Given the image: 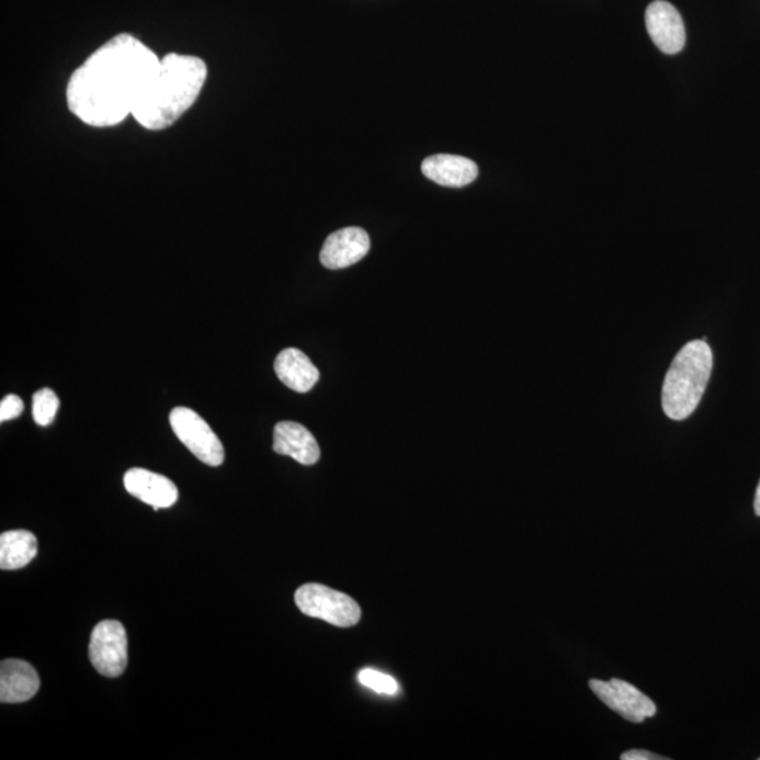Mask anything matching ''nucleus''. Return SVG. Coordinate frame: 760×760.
<instances>
[{
  "mask_svg": "<svg viewBox=\"0 0 760 760\" xmlns=\"http://www.w3.org/2000/svg\"><path fill=\"white\" fill-rule=\"evenodd\" d=\"M123 481L128 494L154 507L156 511L169 509L178 501L175 484L156 472L134 468L127 470Z\"/></svg>",
  "mask_w": 760,
  "mask_h": 760,
  "instance_id": "10",
  "label": "nucleus"
},
{
  "mask_svg": "<svg viewBox=\"0 0 760 760\" xmlns=\"http://www.w3.org/2000/svg\"><path fill=\"white\" fill-rule=\"evenodd\" d=\"M358 680L365 688L379 694L395 695L399 692V684L392 676L377 672L375 669H362Z\"/></svg>",
  "mask_w": 760,
  "mask_h": 760,
  "instance_id": "17",
  "label": "nucleus"
},
{
  "mask_svg": "<svg viewBox=\"0 0 760 760\" xmlns=\"http://www.w3.org/2000/svg\"><path fill=\"white\" fill-rule=\"evenodd\" d=\"M295 601L303 614L327 621L336 627H352L361 619V609L354 599L327 586L303 585L296 591Z\"/></svg>",
  "mask_w": 760,
  "mask_h": 760,
  "instance_id": "4",
  "label": "nucleus"
},
{
  "mask_svg": "<svg viewBox=\"0 0 760 760\" xmlns=\"http://www.w3.org/2000/svg\"><path fill=\"white\" fill-rule=\"evenodd\" d=\"M38 544L30 531L14 530L0 535V568L18 570L36 558Z\"/></svg>",
  "mask_w": 760,
  "mask_h": 760,
  "instance_id": "15",
  "label": "nucleus"
},
{
  "mask_svg": "<svg viewBox=\"0 0 760 760\" xmlns=\"http://www.w3.org/2000/svg\"><path fill=\"white\" fill-rule=\"evenodd\" d=\"M273 451L291 456L302 465H315L320 460V446L315 436L299 422H277L273 430Z\"/></svg>",
  "mask_w": 760,
  "mask_h": 760,
  "instance_id": "11",
  "label": "nucleus"
},
{
  "mask_svg": "<svg viewBox=\"0 0 760 760\" xmlns=\"http://www.w3.org/2000/svg\"><path fill=\"white\" fill-rule=\"evenodd\" d=\"M667 760L668 758L660 755L644 751V749H631L628 752L621 755V760Z\"/></svg>",
  "mask_w": 760,
  "mask_h": 760,
  "instance_id": "19",
  "label": "nucleus"
},
{
  "mask_svg": "<svg viewBox=\"0 0 760 760\" xmlns=\"http://www.w3.org/2000/svg\"><path fill=\"white\" fill-rule=\"evenodd\" d=\"M23 400L16 395H8L0 404V421L18 419L23 413Z\"/></svg>",
  "mask_w": 760,
  "mask_h": 760,
  "instance_id": "18",
  "label": "nucleus"
},
{
  "mask_svg": "<svg viewBox=\"0 0 760 760\" xmlns=\"http://www.w3.org/2000/svg\"><path fill=\"white\" fill-rule=\"evenodd\" d=\"M759 760H760V758H759Z\"/></svg>",
  "mask_w": 760,
  "mask_h": 760,
  "instance_id": "21",
  "label": "nucleus"
},
{
  "mask_svg": "<svg viewBox=\"0 0 760 760\" xmlns=\"http://www.w3.org/2000/svg\"><path fill=\"white\" fill-rule=\"evenodd\" d=\"M645 23L649 37L660 52L673 56L682 52L685 44V27L679 10L665 2L655 0L645 12Z\"/></svg>",
  "mask_w": 760,
  "mask_h": 760,
  "instance_id": "8",
  "label": "nucleus"
},
{
  "mask_svg": "<svg viewBox=\"0 0 760 760\" xmlns=\"http://www.w3.org/2000/svg\"><path fill=\"white\" fill-rule=\"evenodd\" d=\"M275 372L282 384L297 394H307L320 379L319 370L297 348H286L276 356Z\"/></svg>",
  "mask_w": 760,
  "mask_h": 760,
  "instance_id": "14",
  "label": "nucleus"
},
{
  "mask_svg": "<svg viewBox=\"0 0 760 760\" xmlns=\"http://www.w3.org/2000/svg\"><path fill=\"white\" fill-rule=\"evenodd\" d=\"M421 172L441 186L464 188L478 178L479 168L469 158L439 154L422 161Z\"/></svg>",
  "mask_w": 760,
  "mask_h": 760,
  "instance_id": "13",
  "label": "nucleus"
},
{
  "mask_svg": "<svg viewBox=\"0 0 760 760\" xmlns=\"http://www.w3.org/2000/svg\"><path fill=\"white\" fill-rule=\"evenodd\" d=\"M169 422L179 441L203 464L220 466L225 462V449L220 439L196 411L177 407L171 411Z\"/></svg>",
  "mask_w": 760,
  "mask_h": 760,
  "instance_id": "5",
  "label": "nucleus"
},
{
  "mask_svg": "<svg viewBox=\"0 0 760 760\" xmlns=\"http://www.w3.org/2000/svg\"><path fill=\"white\" fill-rule=\"evenodd\" d=\"M591 692L598 695L601 703L617 713L629 723H644L657 714V705L635 688L621 679L605 680L591 679L589 682Z\"/></svg>",
  "mask_w": 760,
  "mask_h": 760,
  "instance_id": "7",
  "label": "nucleus"
},
{
  "mask_svg": "<svg viewBox=\"0 0 760 760\" xmlns=\"http://www.w3.org/2000/svg\"><path fill=\"white\" fill-rule=\"evenodd\" d=\"M206 79L202 58L167 54L144 84L132 116L147 131H163L193 106Z\"/></svg>",
  "mask_w": 760,
  "mask_h": 760,
  "instance_id": "2",
  "label": "nucleus"
},
{
  "mask_svg": "<svg viewBox=\"0 0 760 760\" xmlns=\"http://www.w3.org/2000/svg\"><path fill=\"white\" fill-rule=\"evenodd\" d=\"M713 371V351L705 340L685 344L674 356L662 387V407L669 419H688L697 409Z\"/></svg>",
  "mask_w": 760,
  "mask_h": 760,
  "instance_id": "3",
  "label": "nucleus"
},
{
  "mask_svg": "<svg viewBox=\"0 0 760 760\" xmlns=\"http://www.w3.org/2000/svg\"><path fill=\"white\" fill-rule=\"evenodd\" d=\"M89 659L92 667L107 678L123 674L128 662V640L122 623L104 620L93 628Z\"/></svg>",
  "mask_w": 760,
  "mask_h": 760,
  "instance_id": "6",
  "label": "nucleus"
},
{
  "mask_svg": "<svg viewBox=\"0 0 760 760\" xmlns=\"http://www.w3.org/2000/svg\"><path fill=\"white\" fill-rule=\"evenodd\" d=\"M59 399L52 389H42L33 396V419L36 424L47 427L56 419Z\"/></svg>",
  "mask_w": 760,
  "mask_h": 760,
  "instance_id": "16",
  "label": "nucleus"
},
{
  "mask_svg": "<svg viewBox=\"0 0 760 760\" xmlns=\"http://www.w3.org/2000/svg\"><path fill=\"white\" fill-rule=\"evenodd\" d=\"M160 58L132 34H118L73 71L69 111L92 127H113L132 116L144 84Z\"/></svg>",
  "mask_w": 760,
  "mask_h": 760,
  "instance_id": "1",
  "label": "nucleus"
},
{
  "mask_svg": "<svg viewBox=\"0 0 760 760\" xmlns=\"http://www.w3.org/2000/svg\"><path fill=\"white\" fill-rule=\"evenodd\" d=\"M753 507L755 513H757L760 517V480L757 489V495H755Z\"/></svg>",
  "mask_w": 760,
  "mask_h": 760,
  "instance_id": "20",
  "label": "nucleus"
},
{
  "mask_svg": "<svg viewBox=\"0 0 760 760\" xmlns=\"http://www.w3.org/2000/svg\"><path fill=\"white\" fill-rule=\"evenodd\" d=\"M39 678L32 665L20 659H7L0 665V702L19 704L37 694Z\"/></svg>",
  "mask_w": 760,
  "mask_h": 760,
  "instance_id": "12",
  "label": "nucleus"
},
{
  "mask_svg": "<svg viewBox=\"0 0 760 760\" xmlns=\"http://www.w3.org/2000/svg\"><path fill=\"white\" fill-rule=\"evenodd\" d=\"M371 250V238L360 227H347L332 232L320 252V262L327 270H344L364 260Z\"/></svg>",
  "mask_w": 760,
  "mask_h": 760,
  "instance_id": "9",
  "label": "nucleus"
}]
</instances>
